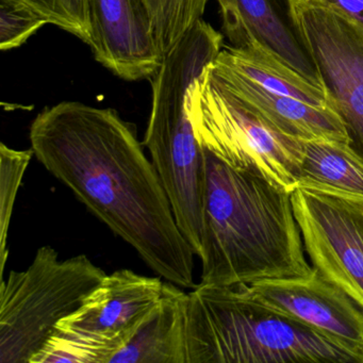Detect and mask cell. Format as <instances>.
Masks as SVG:
<instances>
[{"label": "cell", "instance_id": "5", "mask_svg": "<svg viewBox=\"0 0 363 363\" xmlns=\"http://www.w3.org/2000/svg\"><path fill=\"white\" fill-rule=\"evenodd\" d=\"M106 275L86 255L60 260L50 245L25 271L10 272L0 284V363H30Z\"/></svg>", "mask_w": 363, "mask_h": 363}, {"label": "cell", "instance_id": "1", "mask_svg": "<svg viewBox=\"0 0 363 363\" xmlns=\"http://www.w3.org/2000/svg\"><path fill=\"white\" fill-rule=\"evenodd\" d=\"M29 140L37 160L152 271L196 286L194 250L133 124L110 108L62 101L35 116Z\"/></svg>", "mask_w": 363, "mask_h": 363}, {"label": "cell", "instance_id": "13", "mask_svg": "<svg viewBox=\"0 0 363 363\" xmlns=\"http://www.w3.org/2000/svg\"><path fill=\"white\" fill-rule=\"evenodd\" d=\"M210 69L227 89L255 108L281 133L301 141L348 143L343 124L329 108L314 107L293 97L269 92L214 61Z\"/></svg>", "mask_w": 363, "mask_h": 363}, {"label": "cell", "instance_id": "6", "mask_svg": "<svg viewBox=\"0 0 363 363\" xmlns=\"http://www.w3.org/2000/svg\"><path fill=\"white\" fill-rule=\"evenodd\" d=\"M186 110L201 148L230 164L258 165L282 188L290 193L295 190L303 141L281 133L233 94L210 65L191 84Z\"/></svg>", "mask_w": 363, "mask_h": 363}, {"label": "cell", "instance_id": "2", "mask_svg": "<svg viewBox=\"0 0 363 363\" xmlns=\"http://www.w3.org/2000/svg\"><path fill=\"white\" fill-rule=\"evenodd\" d=\"M206 191L201 281L213 286L307 276L292 193L260 167H239L201 148Z\"/></svg>", "mask_w": 363, "mask_h": 363}, {"label": "cell", "instance_id": "15", "mask_svg": "<svg viewBox=\"0 0 363 363\" xmlns=\"http://www.w3.org/2000/svg\"><path fill=\"white\" fill-rule=\"evenodd\" d=\"M214 62L252 80L265 90L318 108H329L323 88L306 79L261 46L224 48Z\"/></svg>", "mask_w": 363, "mask_h": 363}, {"label": "cell", "instance_id": "9", "mask_svg": "<svg viewBox=\"0 0 363 363\" xmlns=\"http://www.w3.org/2000/svg\"><path fill=\"white\" fill-rule=\"evenodd\" d=\"M292 203L312 267L363 310V197L298 186Z\"/></svg>", "mask_w": 363, "mask_h": 363}, {"label": "cell", "instance_id": "21", "mask_svg": "<svg viewBox=\"0 0 363 363\" xmlns=\"http://www.w3.org/2000/svg\"><path fill=\"white\" fill-rule=\"evenodd\" d=\"M363 24V0H320Z\"/></svg>", "mask_w": 363, "mask_h": 363}, {"label": "cell", "instance_id": "8", "mask_svg": "<svg viewBox=\"0 0 363 363\" xmlns=\"http://www.w3.org/2000/svg\"><path fill=\"white\" fill-rule=\"evenodd\" d=\"M327 105L363 159V24L320 0H291Z\"/></svg>", "mask_w": 363, "mask_h": 363}, {"label": "cell", "instance_id": "20", "mask_svg": "<svg viewBox=\"0 0 363 363\" xmlns=\"http://www.w3.org/2000/svg\"><path fill=\"white\" fill-rule=\"evenodd\" d=\"M39 12L48 24L90 44L88 0H24Z\"/></svg>", "mask_w": 363, "mask_h": 363}, {"label": "cell", "instance_id": "12", "mask_svg": "<svg viewBox=\"0 0 363 363\" xmlns=\"http://www.w3.org/2000/svg\"><path fill=\"white\" fill-rule=\"evenodd\" d=\"M233 48L261 46L322 88L318 69L293 14L291 0H216Z\"/></svg>", "mask_w": 363, "mask_h": 363}, {"label": "cell", "instance_id": "17", "mask_svg": "<svg viewBox=\"0 0 363 363\" xmlns=\"http://www.w3.org/2000/svg\"><path fill=\"white\" fill-rule=\"evenodd\" d=\"M209 0H145L155 38L164 58L201 20Z\"/></svg>", "mask_w": 363, "mask_h": 363}, {"label": "cell", "instance_id": "16", "mask_svg": "<svg viewBox=\"0 0 363 363\" xmlns=\"http://www.w3.org/2000/svg\"><path fill=\"white\" fill-rule=\"evenodd\" d=\"M298 186L363 197V159L346 142L303 141Z\"/></svg>", "mask_w": 363, "mask_h": 363}, {"label": "cell", "instance_id": "18", "mask_svg": "<svg viewBox=\"0 0 363 363\" xmlns=\"http://www.w3.org/2000/svg\"><path fill=\"white\" fill-rule=\"evenodd\" d=\"M33 148L18 150L0 143V271L1 278L9 257L8 235L18 190L31 159Z\"/></svg>", "mask_w": 363, "mask_h": 363}, {"label": "cell", "instance_id": "10", "mask_svg": "<svg viewBox=\"0 0 363 363\" xmlns=\"http://www.w3.org/2000/svg\"><path fill=\"white\" fill-rule=\"evenodd\" d=\"M258 303L363 352V310L312 267L307 276L242 284Z\"/></svg>", "mask_w": 363, "mask_h": 363}, {"label": "cell", "instance_id": "19", "mask_svg": "<svg viewBox=\"0 0 363 363\" xmlns=\"http://www.w3.org/2000/svg\"><path fill=\"white\" fill-rule=\"evenodd\" d=\"M48 24L24 0H0V50L21 48Z\"/></svg>", "mask_w": 363, "mask_h": 363}, {"label": "cell", "instance_id": "7", "mask_svg": "<svg viewBox=\"0 0 363 363\" xmlns=\"http://www.w3.org/2000/svg\"><path fill=\"white\" fill-rule=\"evenodd\" d=\"M131 269L106 275L61 320L33 363H111L135 325L160 299L164 281Z\"/></svg>", "mask_w": 363, "mask_h": 363}, {"label": "cell", "instance_id": "14", "mask_svg": "<svg viewBox=\"0 0 363 363\" xmlns=\"http://www.w3.org/2000/svg\"><path fill=\"white\" fill-rule=\"evenodd\" d=\"M164 281L160 299L135 325L111 363H188L189 293Z\"/></svg>", "mask_w": 363, "mask_h": 363}, {"label": "cell", "instance_id": "4", "mask_svg": "<svg viewBox=\"0 0 363 363\" xmlns=\"http://www.w3.org/2000/svg\"><path fill=\"white\" fill-rule=\"evenodd\" d=\"M223 35L201 18L164 57L152 82V109L143 145L160 177L178 227L201 255L206 160L195 137L186 95L223 50Z\"/></svg>", "mask_w": 363, "mask_h": 363}, {"label": "cell", "instance_id": "11", "mask_svg": "<svg viewBox=\"0 0 363 363\" xmlns=\"http://www.w3.org/2000/svg\"><path fill=\"white\" fill-rule=\"evenodd\" d=\"M95 60L127 82L152 79L162 65L145 0H88Z\"/></svg>", "mask_w": 363, "mask_h": 363}, {"label": "cell", "instance_id": "3", "mask_svg": "<svg viewBox=\"0 0 363 363\" xmlns=\"http://www.w3.org/2000/svg\"><path fill=\"white\" fill-rule=\"evenodd\" d=\"M188 363H363V352L252 299L242 284L189 293Z\"/></svg>", "mask_w": 363, "mask_h": 363}]
</instances>
